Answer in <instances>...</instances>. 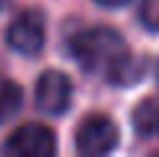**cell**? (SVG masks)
Masks as SVG:
<instances>
[{
  "mask_svg": "<svg viewBox=\"0 0 159 157\" xmlns=\"http://www.w3.org/2000/svg\"><path fill=\"white\" fill-rule=\"evenodd\" d=\"M70 52L84 71L102 74L110 84H133L141 78L143 63L130 55L125 39L110 26H91L70 39Z\"/></svg>",
  "mask_w": 159,
  "mask_h": 157,
  "instance_id": "obj_1",
  "label": "cell"
},
{
  "mask_svg": "<svg viewBox=\"0 0 159 157\" xmlns=\"http://www.w3.org/2000/svg\"><path fill=\"white\" fill-rule=\"evenodd\" d=\"M55 134L42 123H24L8 136L3 152L13 157H50L55 152Z\"/></svg>",
  "mask_w": 159,
  "mask_h": 157,
  "instance_id": "obj_2",
  "label": "cell"
},
{
  "mask_svg": "<svg viewBox=\"0 0 159 157\" xmlns=\"http://www.w3.org/2000/svg\"><path fill=\"white\" fill-rule=\"evenodd\" d=\"M117 126L107 115H89L76 128V147L81 155H107L117 147Z\"/></svg>",
  "mask_w": 159,
  "mask_h": 157,
  "instance_id": "obj_3",
  "label": "cell"
},
{
  "mask_svg": "<svg viewBox=\"0 0 159 157\" xmlns=\"http://www.w3.org/2000/svg\"><path fill=\"white\" fill-rule=\"evenodd\" d=\"M8 45L21 55H37L44 47V16L42 11H21L8 26Z\"/></svg>",
  "mask_w": 159,
  "mask_h": 157,
  "instance_id": "obj_4",
  "label": "cell"
},
{
  "mask_svg": "<svg viewBox=\"0 0 159 157\" xmlns=\"http://www.w3.org/2000/svg\"><path fill=\"white\" fill-rule=\"evenodd\" d=\"M70 78L60 71H44L37 81V105L50 115H63L70 105Z\"/></svg>",
  "mask_w": 159,
  "mask_h": 157,
  "instance_id": "obj_5",
  "label": "cell"
},
{
  "mask_svg": "<svg viewBox=\"0 0 159 157\" xmlns=\"http://www.w3.org/2000/svg\"><path fill=\"white\" fill-rule=\"evenodd\" d=\"M133 128L143 139L159 136V97H146L143 102H138L133 110Z\"/></svg>",
  "mask_w": 159,
  "mask_h": 157,
  "instance_id": "obj_6",
  "label": "cell"
},
{
  "mask_svg": "<svg viewBox=\"0 0 159 157\" xmlns=\"http://www.w3.org/2000/svg\"><path fill=\"white\" fill-rule=\"evenodd\" d=\"M21 100H24L21 87L16 81H11V78L0 76V121H8L13 113H18Z\"/></svg>",
  "mask_w": 159,
  "mask_h": 157,
  "instance_id": "obj_7",
  "label": "cell"
},
{
  "mask_svg": "<svg viewBox=\"0 0 159 157\" xmlns=\"http://www.w3.org/2000/svg\"><path fill=\"white\" fill-rule=\"evenodd\" d=\"M141 21L146 24L149 29H159V0H143Z\"/></svg>",
  "mask_w": 159,
  "mask_h": 157,
  "instance_id": "obj_8",
  "label": "cell"
},
{
  "mask_svg": "<svg viewBox=\"0 0 159 157\" xmlns=\"http://www.w3.org/2000/svg\"><path fill=\"white\" fill-rule=\"evenodd\" d=\"M99 5H110V8H115V5H125L128 0H97Z\"/></svg>",
  "mask_w": 159,
  "mask_h": 157,
  "instance_id": "obj_9",
  "label": "cell"
},
{
  "mask_svg": "<svg viewBox=\"0 0 159 157\" xmlns=\"http://www.w3.org/2000/svg\"><path fill=\"white\" fill-rule=\"evenodd\" d=\"M3 5H5V0H0V11H3Z\"/></svg>",
  "mask_w": 159,
  "mask_h": 157,
  "instance_id": "obj_10",
  "label": "cell"
},
{
  "mask_svg": "<svg viewBox=\"0 0 159 157\" xmlns=\"http://www.w3.org/2000/svg\"><path fill=\"white\" fill-rule=\"evenodd\" d=\"M157 76H159V71H157Z\"/></svg>",
  "mask_w": 159,
  "mask_h": 157,
  "instance_id": "obj_11",
  "label": "cell"
}]
</instances>
